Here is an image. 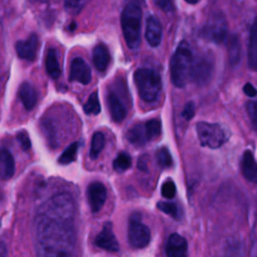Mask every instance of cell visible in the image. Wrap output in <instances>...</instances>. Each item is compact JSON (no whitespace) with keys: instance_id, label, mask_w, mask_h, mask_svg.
<instances>
[{"instance_id":"obj_1","label":"cell","mask_w":257,"mask_h":257,"mask_svg":"<svg viewBox=\"0 0 257 257\" xmlns=\"http://www.w3.org/2000/svg\"><path fill=\"white\" fill-rule=\"evenodd\" d=\"M74 202L67 193L44 202L34 219L36 257H74Z\"/></svg>"},{"instance_id":"obj_2","label":"cell","mask_w":257,"mask_h":257,"mask_svg":"<svg viewBox=\"0 0 257 257\" xmlns=\"http://www.w3.org/2000/svg\"><path fill=\"white\" fill-rule=\"evenodd\" d=\"M194 57L187 41H182L171 58V80L177 87H184L192 79Z\"/></svg>"},{"instance_id":"obj_3","label":"cell","mask_w":257,"mask_h":257,"mask_svg":"<svg viewBox=\"0 0 257 257\" xmlns=\"http://www.w3.org/2000/svg\"><path fill=\"white\" fill-rule=\"evenodd\" d=\"M121 29L124 40L131 49H138L141 45L142 8L136 2L127 3L120 16Z\"/></svg>"},{"instance_id":"obj_4","label":"cell","mask_w":257,"mask_h":257,"mask_svg":"<svg viewBox=\"0 0 257 257\" xmlns=\"http://www.w3.org/2000/svg\"><path fill=\"white\" fill-rule=\"evenodd\" d=\"M134 80L140 97L146 102L155 101L162 89L159 72L152 68H139L134 73Z\"/></svg>"},{"instance_id":"obj_5","label":"cell","mask_w":257,"mask_h":257,"mask_svg":"<svg viewBox=\"0 0 257 257\" xmlns=\"http://www.w3.org/2000/svg\"><path fill=\"white\" fill-rule=\"evenodd\" d=\"M196 131L201 145L210 149L222 147L230 138L229 130L220 123L199 121L196 124Z\"/></svg>"},{"instance_id":"obj_6","label":"cell","mask_w":257,"mask_h":257,"mask_svg":"<svg viewBox=\"0 0 257 257\" xmlns=\"http://www.w3.org/2000/svg\"><path fill=\"white\" fill-rule=\"evenodd\" d=\"M162 132V123L159 119H150L133 125L125 134L126 140L135 146H144L148 142L157 139Z\"/></svg>"},{"instance_id":"obj_7","label":"cell","mask_w":257,"mask_h":257,"mask_svg":"<svg viewBox=\"0 0 257 257\" xmlns=\"http://www.w3.org/2000/svg\"><path fill=\"white\" fill-rule=\"evenodd\" d=\"M227 32V20L222 13L217 12L209 17L208 21L201 30V35L205 39L219 44L226 39Z\"/></svg>"},{"instance_id":"obj_8","label":"cell","mask_w":257,"mask_h":257,"mask_svg":"<svg viewBox=\"0 0 257 257\" xmlns=\"http://www.w3.org/2000/svg\"><path fill=\"white\" fill-rule=\"evenodd\" d=\"M127 238L131 246L137 249L147 247L151 241V231L142 222L138 214H134L130 218Z\"/></svg>"},{"instance_id":"obj_9","label":"cell","mask_w":257,"mask_h":257,"mask_svg":"<svg viewBox=\"0 0 257 257\" xmlns=\"http://www.w3.org/2000/svg\"><path fill=\"white\" fill-rule=\"evenodd\" d=\"M213 61L206 55L199 56L194 60L192 79L199 85H204L210 81L213 72Z\"/></svg>"},{"instance_id":"obj_10","label":"cell","mask_w":257,"mask_h":257,"mask_svg":"<svg viewBox=\"0 0 257 257\" xmlns=\"http://www.w3.org/2000/svg\"><path fill=\"white\" fill-rule=\"evenodd\" d=\"M69 80L77 81L81 84H88L91 80V70L81 57L72 59L69 70Z\"/></svg>"},{"instance_id":"obj_11","label":"cell","mask_w":257,"mask_h":257,"mask_svg":"<svg viewBox=\"0 0 257 257\" xmlns=\"http://www.w3.org/2000/svg\"><path fill=\"white\" fill-rule=\"evenodd\" d=\"M87 200L93 213H97L106 200V189L100 182H92L87 187Z\"/></svg>"},{"instance_id":"obj_12","label":"cell","mask_w":257,"mask_h":257,"mask_svg":"<svg viewBox=\"0 0 257 257\" xmlns=\"http://www.w3.org/2000/svg\"><path fill=\"white\" fill-rule=\"evenodd\" d=\"M94 243L97 247L110 252H116L118 250V243L113 234L112 226L110 223H105L101 231L95 237Z\"/></svg>"},{"instance_id":"obj_13","label":"cell","mask_w":257,"mask_h":257,"mask_svg":"<svg viewBox=\"0 0 257 257\" xmlns=\"http://www.w3.org/2000/svg\"><path fill=\"white\" fill-rule=\"evenodd\" d=\"M167 257H188L187 240L178 233L170 235L166 245Z\"/></svg>"},{"instance_id":"obj_14","label":"cell","mask_w":257,"mask_h":257,"mask_svg":"<svg viewBox=\"0 0 257 257\" xmlns=\"http://www.w3.org/2000/svg\"><path fill=\"white\" fill-rule=\"evenodd\" d=\"M38 37L36 34H31L26 40H20L16 43L15 48L18 56L24 60L32 61L36 57L38 49Z\"/></svg>"},{"instance_id":"obj_15","label":"cell","mask_w":257,"mask_h":257,"mask_svg":"<svg viewBox=\"0 0 257 257\" xmlns=\"http://www.w3.org/2000/svg\"><path fill=\"white\" fill-rule=\"evenodd\" d=\"M162 32H163V29H162V24L160 20L156 16L150 15L147 18L146 39L152 47H156L161 43Z\"/></svg>"},{"instance_id":"obj_16","label":"cell","mask_w":257,"mask_h":257,"mask_svg":"<svg viewBox=\"0 0 257 257\" xmlns=\"http://www.w3.org/2000/svg\"><path fill=\"white\" fill-rule=\"evenodd\" d=\"M107 105L110 116L114 121L120 122L126 116V108L117 93L113 91H109L107 93Z\"/></svg>"},{"instance_id":"obj_17","label":"cell","mask_w":257,"mask_h":257,"mask_svg":"<svg viewBox=\"0 0 257 257\" xmlns=\"http://www.w3.org/2000/svg\"><path fill=\"white\" fill-rule=\"evenodd\" d=\"M241 171L247 181L253 184H257V162L250 151H246L243 154L241 161Z\"/></svg>"},{"instance_id":"obj_18","label":"cell","mask_w":257,"mask_h":257,"mask_svg":"<svg viewBox=\"0 0 257 257\" xmlns=\"http://www.w3.org/2000/svg\"><path fill=\"white\" fill-rule=\"evenodd\" d=\"M109 52L104 44L99 43L94 46L92 50V61L97 70L104 71L109 63Z\"/></svg>"},{"instance_id":"obj_19","label":"cell","mask_w":257,"mask_h":257,"mask_svg":"<svg viewBox=\"0 0 257 257\" xmlns=\"http://www.w3.org/2000/svg\"><path fill=\"white\" fill-rule=\"evenodd\" d=\"M15 171V163L12 155L4 149L0 150V178L10 179Z\"/></svg>"},{"instance_id":"obj_20","label":"cell","mask_w":257,"mask_h":257,"mask_svg":"<svg viewBox=\"0 0 257 257\" xmlns=\"http://www.w3.org/2000/svg\"><path fill=\"white\" fill-rule=\"evenodd\" d=\"M248 63L251 69L257 71V18L254 20L249 35Z\"/></svg>"},{"instance_id":"obj_21","label":"cell","mask_w":257,"mask_h":257,"mask_svg":"<svg viewBox=\"0 0 257 257\" xmlns=\"http://www.w3.org/2000/svg\"><path fill=\"white\" fill-rule=\"evenodd\" d=\"M19 97L27 110L32 109L37 101V92L35 88L28 82H24L21 84L19 88Z\"/></svg>"},{"instance_id":"obj_22","label":"cell","mask_w":257,"mask_h":257,"mask_svg":"<svg viewBox=\"0 0 257 257\" xmlns=\"http://www.w3.org/2000/svg\"><path fill=\"white\" fill-rule=\"evenodd\" d=\"M45 65H46V71L51 78L57 79L60 76L61 70L58 63L56 51L54 48L48 49L46 54V59H45Z\"/></svg>"},{"instance_id":"obj_23","label":"cell","mask_w":257,"mask_h":257,"mask_svg":"<svg viewBox=\"0 0 257 257\" xmlns=\"http://www.w3.org/2000/svg\"><path fill=\"white\" fill-rule=\"evenodd\" d=\"M240 41L236 35H232L228 41V53H229V61L231 65H236L240 61Z\"/></svg>"},{"instance_id":"obj_24","label":"cell","mask_w":257,"mask_h":257,"mask_svg":"<svg viewBox=\"0 0 257 257\" xmlns=\"http://www.w3.org/2000/svg\"><path fill=\"white\" fill-rule=\"evenodd\" d=\"M104 143H105V139L101 132H96L93 134L91 139L90 151H89V155L92 160L97 159V157L99 156V154L101 153L104 147Z\"/></svg>"},{"instance_id":"obj_25","label":"cell","mask_w":257,"mask_h":257,"mask_svg":"<svg viewBox=\"0 0 257 257\" xmlns=\"http://www.w3.org/2000/svg\"><path fill=\"white\" fill-rule=\"evenodd\" d=\"M78 147V143H72L71 145H69L58 158V163L61 165H68L74 162L76 159Z\"/></svg>"},{"instance_id":"obj_26","label":"cell","mask_w":257,"mask_h":257,"mask_svg":"<svg viewBox=\"0 0 257 257\" xmlns=\"http://www.w3.org/2000/svg\"><path fill=\"white\" fill-rule=\"evenodd\" d=\"M83 110L86 114H98L100 112V103L97 91H93L89 95L87 101L83 105Z\"/></svg>"},{"instance_id":"obj_27","label":"cell","mask_w":257,"mask_h":257,"mask_svg":"<svg viewBox=\"0 0 257 257\" xmlns=\"http://www.w3.org/2000/svg\"><path fill=\"white\" fill-rule=\"evenodd\" d=\"M132 165V159L126 153H120L113 161V169L117 173L125 172Z\"/></svg>"},{"instance_id":"obj_28","label":"cell","mask_w":257,"mask_h":257,"mask_svg":"<svg viewBox=\"0 0 257 257\" xmlns=\"http://www.w3.org/2000/svg\"><path fill=\"white\" fill-rule=\"evenodd\" d=\"M156 156H157L158 164L162 168H169V167L172 166L173 159H172V156H171V154H170V152L167 148L163 147V148L159 149Z\"/></svg>"},{"instance_id":"obj_29","label":"cell","mask_w":257,"mask_h":257,"mask_svg":"<svg viewBox=\"0 0 257 257\" xmlns=\"http://www.w3.org/2000/svg\"><path fill=\"white\" fill-rule=\"evenodd\" d=\"M157 207L159 210H161L162 212L174 217V218H177L178 217V207L175 203L173 202H167V201H162V202H159L157 204Z\"/></svg>"},{"instance_id":"obj_30","label":"cell","mask_w":257,"mask_h":257,"mask_svg":"<svg viewBox=\"0 0 257 257\" xmlns=\"http://www.w3.org/2000/svg\"><path fill=\"white\" fill-rule=\"evenodd\" d=\"M246 109L248 116L251 120V123L253 125V128L257 133V99L249 100L246 104Z\"/></svg>"},{"instance_id":"obj_31","label":"cell","mask_w":257,"mask_h":257,"mask_svg":"<svg viewBox=\"0 0 257 257\" xmlns=\"http://www.w3.org/2000/svg\"><path fill=\"white\" fill-rule=\"evenodd\" d=\"M161 193L162 196L168 200H171L175 197L176 195V185L172 180H167L166 182H164V184L162 185L161 188Z\"/></svg>"},{"instance_id":"obj_32","label":"cell","mask_w":257,"mask_h":257,"mask_svg":"<svg viewBox=\"0 0 257 257\" xmlns=\"http://www.w3.org/2000/svg\"><path fill=\"white\" fill-rule=\"evenodd\" d=\"M17 138V141L19 142L21 148L24 150V151H27L30 149L31 147V142H30V139L27 135L26 132H19L16 136Z\"/></svg>"},{"instance_id":"obj_33","label":"cell","mask_w":257,"mask_h":257,"mask_svg":"<svg viewBox=\"0 0 257 257\" xmlns=\"http://www.w3.org/2000/svg\"><path fill=\"white\" fill-rule=\"evenodd\" d=\"M84 5V2H79V1H67L65 2V9L69 13L76 14L80 11L82 6Z\"/></svg>"},{"instance_id":"obj_34","label":"cell","mask_w":257,"mask_h":257,"mask_svg":"<svg viewBox=\"0 0 257 257\" xmlns=\"http://www.w3.org/2000/svg\"><path fill=\"white\" fill-rule=\"evenodd\" d=\"M195 111H196L195 104H194V102L190 101V102H188V103L185 105V107H184V109H183V111H182V116H183L185 119L189 120V119H191V118L195 115Z\"/></svg>"},{"instance_id":"obj_35","label":"cell","mask_w":257,"mask_h":257,"mask_svg":"<svg viewBox=\"0 0 257 257\" xmlns=\"http://www.w3.org/2000/svg\"><path fill=\"white\" fill-rule=\"evenodd\" d=\"M243 91L246 95H248L249 97H255L257 95V89L251 84V83H246L243 87Z\"/></svg>"},{"instance_id":"obj_36","label":"cell","mask_w":257,"mask_h":257,"mask_svg":"<svg viewBox=\"0 0 257 257\" xmlns=\"http://www.w3.org/2000/svg\"><path fill=\"white\" fill-rule=\"evenodd\" d=\"M156 4L164 11H172L174 9V5L171 1L167 0H162V1H156Z\"/></svg>"},{"instance_id":"obj_37","label":"cell","mask_w":257,"mask_h":257,"mask_svg":"<svg viewBox=\"0 0 257 257\" xmlns=\"http://www.w3.org/2000/svg\"><path fill=\"white\" fill-rule=\"evenodd\" d=\"M6 255H7L6 246L4 245V243L0 242V257H6Z\"/></svg>"}]
</instances>
